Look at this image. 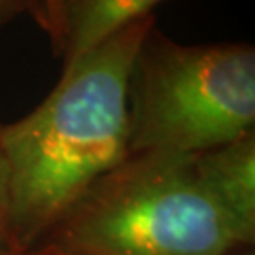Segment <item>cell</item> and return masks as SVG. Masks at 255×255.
Listing matches in <instances>:
<instances>
[{
	"instance_id": "6da1fadb",
	"label": "cell",
	"mask_w": 255,
	"mask_h": 255,
	"mask_svg": "<svg viewBox=\"0 0 255 255\" xmlns=\"http://www.w3.org/2000/svg\"><path fill=\"white\" fill-rule=\"evenodd\" d=\"M155 13L114 32L61 70L25 118L0 125L17 252L42 246L64 216L128 157V76Z\"/></svg>"
},
{
	"instance_id": "7a4b0ae2",
	"label": "cell",
	"mask_w": 255,
	"mask_h": 255,
	"mask_svg": "<svg viewBox=\"0 0 255 255\" xmlns=\"http://www.w3.org/2000/svg\"><path fill=\"white\" fill-rule=\"evenodd\" d=\"M44 244L64 255H231L244 250L206 191L195 155H128Z\"/></svg>"
},
{
	"instance_id": "3957f363",
	"label": "cell",
	"mask_w": 255,
	"mask_h": 255,
	"mask_svg": "<svg viewBox=\"0 0 255 255\" xmlns=\"http://www.w3.org/2000/svg\"><path fill=\"white\" fill-rule=\"evenodd\" d=\"M128 155H195L254 130L255 47L180 44L155 23L128 76Z\"/></svg>"
},
{
	"instance_id": "277c9868",
	"label": "cell",
	"mask_w": 255,
	"mask_h": 255,
	"mask_svg": "<svg viewBox=\"0 0 255 255\" xmlns=\"http://www.w3.org/2000/svg\"><path fill=\"white\" fill-rule=\"evenodd\" d=\"M202 183L244 250L255 242V130L223 146L195 153Z\"/></svg>"
},
{
	"instance_id": "5b68a950",
	"label": "cell",
	"mask_w": 255,
	"mask_h": 255,
	"mask_svg": "<svg viewBox=\"0 0 255 255\" xmlns=\"http://www.w3.org/2000/svg\"><path fill=\"white\" fill-rule=\"evenodd\" d=\"M159 2L163 0H68L63 68L128 23L153 13Z\"/></svg>"
},
{
	"instance_id": "8992f818",
	"label": "cell",
	"mask_w": 255,
	"mask_h": 255,
	"mask_svg": "<svg viewBox=\"0 0 255 255\" xmlns=\"http://www.w3.org/2000/svg\"><path fill=\"white\" fill-rule=\"evenodd\" d=\"M17 248L13 242L11 231V197H9L8 164L0 147V255L15 254Z\"/></svg>"
},
{
	"instance_id": "52a82bcc",
	"label": "cell",
	"mask_w": 255,
	"mask_h": 255,
	"mask_svg": "<svg viewBox=\"0 0 255 255\" xmlns=\"http://www.w3.org/2000/svg\"><path fill=\"white\" fill-rule=\"evenodd\" d=\"M21 15H28L44 32L47 30L44 0H0V27L9 25Z\"/></svg>"
},
{
	"instance_id": "ba28073f",
	"label": "cell",
	"mask_w": 255,
	"mask_h": 255,
	"mask_svg": "<svg viewBox=\"0 0 255 255\" xmlns=\"http://www.w3.org/2000/svg\"><path fill=\"white\" fill-rule=\"evenodd\" d=\"M47 17L46 36L51 44L53 57L61 59L66 42V0H44Z\"/></svg>"
},
{
	"instance_id": "9c48e42d",
	"label": "cell",
	"mask_w": 255,
	"mask_h": 255,
	"mask_svg": "<svg viewBox=\"0 0 255 255\" xmlns=\"http://www.w3.org/2000/svg\"><path fill=\"white\" fill-rule=\"evenodd\" d=\"M9 255H64L61 254L57 248H53L51 244H42V246L34 248V250H28V252H15V254Z\"/></svg>"
},
{
	"instance_id": "30bf717a",
	"label": "cell",
	"mask_w": 255,
	"mask_h": 255,
	"mask_svg": "<svg viewBox=\"0 0 255 255\" xmlns=\"http://www.w3.org/2000/svg\"><path fill=\"white\" fill-rule=\"evenodd\" d=\"M231 255H255V254H254V248H252V250H238V252H233Z\"/></svg>"
},
{
	"instance_id": "8fae6325",
	"label": "cell",
	"mask_w": 255,
	"mask_h": 255,
	"mask_svg": "<svg viewBox=\"0 0 255 255\" xmlns=\"http://www.w3.org/2000/svg\"><path fill=\"white\" fill-rule=\"evenodd\" d=\"M66 2H68V0H66Z\"/></svg>"
}]
</instances>
